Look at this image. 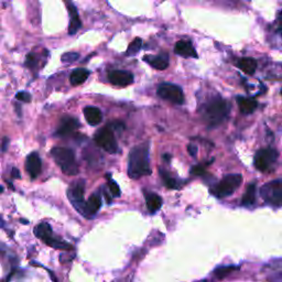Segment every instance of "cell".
I'll use <instances>...</instances> for the list:
<instances>
[{"mask_svg":"<svg viewBox=\"0 0 282 282\" xmlns=\"http://www.w3.org/2000/svg\"><path fill=\"white\" fill-rule=\"evenodd\" d=\"M152 173L149 163V147L148 143L135 147L129 154L128 176L131 179L150 176Z\"/></svg>","mask_w":282,"mask_h":282,"instance_id":"6da1fadb","label":"cell"},{"mask_svg":"<svg viewBox=\"0 0 282 282\" xmlns=\"http://www.w3.org/2000/svg\"><path fill=\"white\" fill-rule=\"evenodd\" d=\"M231 107L223 98H214L204 107L203 117L209 126H217L227 118Z\"/></svg>","mask_w":282,"mask_h":282,"instance_id":"7a4b0ae2","label":"cell"},{"mask_svg":"<svg viewBox=\"0 0 282 282\" xmlns=\"http://www.w3.org/2000/svg\"><path fill=\"white\" fill-rule=\"evenodd\" d=\"M51 155L54 159L55 163L59 165L62 172L68 176H76L78 174L79 169L76 162L75 154L72 149L63 147H54L51 150Z\"/></svg>","mask_w":282,"mask_h":282,"instance_id":"3957f363","label":"cell"},{"mask_svg":"<svg viewBox=\"0 0 282 282\" xmlns=\"http://www.w3.org/2000/svg\"><path fill=\"white\" fill-rule=\"evenodd\" d=\"M243 183V177L240 174H230L218 182L211 189V193L216 198H226L231 195Z\"/></svg>","mask_w":282,"mask_h":282,"instance_id":"277c9868","label":"cell"},{"mask_svg":"<svg viewBox=\"0 0 282 282\" xmlns=\"http://www.w3.org/2000/svg\"><path fill=\"white\" fill-rule=\"evenodd\" d=\"M94 141L96 145L105 150L108 154H115L118 150V145L116 141L114 130L110 128V126L103 127L96 132L95 137H94Z\"/></svg>","mask_w":282,"mask_h":282,"instance_id":"5b68a950","label":"cell"},{"mask_svg":"<svg viewBox=\"0 0 282 282\" xmlns=\"http://www.w3.org/2000/svg\"><path fill=\"white\" fill-rule=\"evenodd\" d=\"M261 198L268 204L279 207L282 203V182L281 180L271 181L260 189Z\"/></svg>","mask_w":282,"mask_h":282,"instance_id":"8992f818","label":"cell"},{"mask_svg":"<svg viewBox=\"0 0 282 282\" xmlns=\"http://www.w3.org/2000/svg\"><path fill=\"white\" fill-rule=\"evenodd\" d=\"M156 94L162 100L171 102L173 104L182 105L184 103V93L178 85L169 83L160 84L158 89H156Z\"/></svg>","mask_w":282,"mask_h":282,"instance_id":"52a82bcc","label":"cell"},{"mask_svg":"<svg viewBox=\"0 0 282 282\" xmlns=\"http://www.w3.org/2000/svg\"><path fill=\"white\" fill-rule=\"evenodd\" d=\"M278 156V151L276 149H272V148L260 149L257 152L256 155H255V167L261 172L268 171V170L277 162Z\"/></svg>","mask_w":282,"mask_h":282,"instance_id":"ba28073f","label":"cell"},{"mask_svg":"<svg viewBox=\"0 0 282 282\" xmlns=\"http://www.w3.org/2000/svg\"><path fill=\"white\" fill-rule=\"evenodd\" d=\"M84 190H85V182L83 180H79L73 183L68 191V198L70 200V202L73 204V206L75 207L76 211L82 215L85 207Z\"/></svg>","mask_w":282,"mask_h":282,"instance_id":"9c48e42d","label":"cell"},{"mask_svg":"<svg viewBox=\"0 0 282 282\" xmlns=\"http://www.w3.org/2000/svg\"><path fill=\"white\" fill-rule=\"evenodd\" d=\"M108 79L116 86H128L133 82V74L128 71L114 70L108 73Z\"/></svg>","mask_w":282,"mask_h":282,"instance_id":"30bf717a","label":"cell"},{"mask_svg":"<svg viewBox=\"0 0 282 282\" xmlns=\"http://www.w3.org/2000/svg\"><path fill=\"white\" fill-rule=\"evenodd\" d=\"M41 169H42V162L37 152H32V154H30L26 156V170L31 178L32 179L38 178L39 174L41 173Z\"/></svg>","mask_w":282,"mask_h":282,"instance_id":"8fae6325","label":"cell"},{"mask_svg":"<svg viewBox=\"0 0 282 282\" xmlns=\"http://www.w3.org/2000/svg\"><path fill=\"white\" fill-rule=\"evenodd\" d=\"M79 124L77 122V119L72 117H65L62 119L55 135L59 137H69L71 135H73V133L77 130Z\"/></svg>","mask_w":282,"mask_h":282,"instance_id":"7c38bea8","label":"cell"},{"mask_svg":"<svg viewBox=\"0 0 282 282\" xmlns=\"http://www.w3.org/2000/svg\"><path fill=\"white\" fill-rule=\"evenodd\" d=\"M102 206V199L101 195L98 193H94L91 196L87 202H85V207L83 212L84 217H92L93 215H95Z\"/></svg>","mask_w":282,"mask_h":282,"instance_id":"4fadbf2b","label":"cell"},{"mask_svg":"<svg viewBox=\"0 0 282 282\" xmlns=\"http://www.w3.org/2000/svg\"><path fill=\"white\" fill-rule=\"evenodd\" d=\"M174 52H176V54L183 57H198V53H196L193 44L187 40L178 41L176 47H174Z\"/></svg>","mask_w":282,"mask_h":282,"instance_id":"5bb4252c","label":"cell"},{"mask_svg":"<svg viewBox=\"0 0 282 282\" xmlns=\"http://www.w3.org/2000/svg\"><path fill=\"white\" fill-rule=\"evenodd\" d=\"M68 9L70 13V25H69V34L73 35L80 29L82 22H80L78 12L73 3H68Z\"/></svg>","mask_w":282,"mask_h":282,"instance_id":"9a60e30c","label":"cell"},{"mask_svg":"<svg viewBox=\"0 0 282 282\" xmlns=\"http://www.w3.org/2000/svg\"><path fill=\"white\" fill-rule=\"evenodd\" d=\"M84 116L86 122L92 125V126H96V125L101 124L103 120L102 111L97 108V107L87 106L84 108Z\"/></svg>","mask_w":282,"mask_h":282,"instance_id":"2e32d148","label":"cell"},{"mask_svg":"<svg viewBox=\"0 0 282 282\" xmlns=\"http://www.w3.org/2000/svg\"><path fill=\"white\" fill-rule=\"evenodd\" d=\"M145 198L147 203V208L150 213H155L162 206V199L158 194L152 193V192L145 191Z\"/></svg>","mask_w":282,"mask_h":282,"instance_id":"e0dca14e","label":"cell"},{"mask_svg":"<svg viewBox=\"0 0 282 282\" xmlns=\"http://www.w3.org/2000/svg\"><path fill=\"white\" fill-rule=\"evenodd\" d=\"M237 103H238L239 109L243 114L249 115L256 110L258 103L255 98H246V97H237Z\"/></svg>","mask_w":282,"mask_h":282,"instance_id":"ac0fdd59","label":"cell"},{"mask_svg":"<svg viewBox=\"0 0 282 282\" xmlns=\"http://www.w3.org/2000/svg\"><path fill=\"white\" fill-rule=\"evenodd\" d=\"M237 66L248 75H253L257 69V61L253 57H243L237 62Z\"/></svg>","mask_w":282,"mask_h":282,"instance_id":"d6986e66","label":"cell"},{"mask_svg":"<svg viewBox=\"0 0 282 282\" xmlns=\"http://www.w3.org/2000/svg\"><path fill=\"white\" fill-rule=\"evenodd\" d=\"M89 71L86 69H75L70 75V82L73 86H78L88 78Z\"/></svg>","mask_w":282,"mask_h":282,"instance_id":"ffe728a7","label":"cell"},{"mask_svg":"<svg viewBox=\"0 0 282 282\" xmlns=\"http://www.w3.org/2000/svg\"><path fill=\"white\" fill-rule=\"evenodd\" d=\"M143 60H145L148 64L155 70L163 71L169 66V62L167 59H164L162 56H154V55H146L143 56Z\"/></svg>","mask_w":282,"mask_h":282,"instance_id":"44dd1931","label":"cell"},{"mask_svg":"<svg viewBox=\"0 0 282 282\" xmlns=\"http://www.w3.org/2000/svg\"><path fill=\"white\" fill-rule=\"evenodd\" d=\"M256 202V183L253 182L247 186L245 194L241 199L243 206H252Z\"/></svg>","mask_w":282,"mask_h":282,"instance_id":"7402d4cb","label":"cell"},{"mask_svg":"<svg viewBox=\"0 0 282 282\" xmlns=\"http://www.w3.org/2000/svg\"><path fill=\"white\" fill-rule=\"evenodd\" d=\"M34 235L42 241H46L53 236V231L51 226L48 223H41L34 228Z\"/></svg>","mask_w":282,"mask_h":282,"instance_id":"603a6c76","label":"cell"},{"mask_svg":"<svg viewBox=\"0 0 282 282\" xmlns=\"http://www.w3.org/2000/svg\"><path fill=\"white\" fill-rule=\"evenodd\" d=\"M141 48H142V40L140 38H136L130 44H129L126 55L127 56L136 55L137 53L141 50Z\"/></svg>","mask_w":282,"mask_h":282,"instance_id":"cb8c5ba5","label":"cell"},{"mask_svg":"<svg viewBox=\"0 0 282 282\" xmlns=\"http://www.w3.org/2000/svg\"><path fill=\"white\" fill-rule=\"evenodd\" d=\"M234 270H237V267L235 266H223V267H218L216 270L214 271V275L217 277V279H224L225 277L232 272Z\"/></svg>","mask_w":282,"mask_h":282,"instance_id":"d4e9b609","label":"cell"},{"mask_svg":"<svg viewBox=\"0 0 282 282\" xmlns=\"http://www.w3.org/2000/svg\"><path fill=\"white\" fill-rule=\"evenodd\" d=\"M160 174L162 177V180L164 182V185L168 187V189H177L178 183L177 181L170 177V174L168 172L163 171V170H160Z\"/></svg>","mask_w":282,"mask_h":282,"instance_id":"484cf974","label":"cell"},{"mask_svg":"<svg viewBox=\"0 0 282 282\" xmlns=\"http://www.w3.org/2000/svg\"><path fill=\"white\" fill-rule=\"evenodd\" d=\"M38 62L39 59L37 57V55H35L34 53H29L26 60V66H28L31 70H34L38 66Z\"/></svg>","mask_w":282,"mask_h":282,"instance_id":"4316f807","label":"cell"},{"mask_svg":"<svg viewBox=\"0 0 282 282\" xmlns=\"http://www.w3.org/2000/svg\"><path fill=\"white\" fill-rule=\"evenodd\" d=\"M79 57V55L77 53H73V52H69V53H64L63 55H62V62H64V63H73L76 60H77Z\"/></svg>","mask_w":282,"mask_h":282,"instance_id":"83f0119b","label":"cell"},{"mask_svg":"<svg viewBox=\"0 0 282 282\" xmlns=\"http://www.w3.org/2000/svg\"><path fill=\"white\" fill-rule=\"evenodd\" d=\"M109 190L111 192V195L114 196V198H118V196H120V189H119V186L117 183H116L115 181L113 180H110L109 181Z\"/></svg>","mask_w":282,"mask_h":282,"instance_id":"f1b7e54d","label":"cell"},{"mask_svg":"<svg viewBox=\"0 0 282 282\" xmlns=\"http://www.w3.org/2000/svg\"><path fill=\"white\" fill-rule=\"evenodd\" d=\"M191 173L194 174V176H204L205 174V167L203 164L194 165L191 169Z\"/></svg>","mask_w":282,"mask_h":282,"instance_id":"f546056e","label":"cell"},{"mask_svg":"<svg viewBox=\"0 0 282 282\" xmlns=\"http://www.w3.org/2000/svg\"><path fill=\"white\" fill-rule=\"evenodd\" d=\"M16 98L18 101L24 102V103H30L31 102V95L28 92H19L16 95Z\"/></svg>","mask_w":282,"mask_h":282,"instance_id":"4dcf8cb0","label":"cell"},{"mask_svg":"<svg viewBox=\"0 0 282 282\" xmlns=\"http://www.w3.org/2000/svg\"><path fill=\"white\" fill-rule=\"evenodd\" d=\"M187 151H189V154L194 158V156L198 154V147L194 145H189L187 146Z\"/></svg>","mask_w":282,"mask_h":282,"instance_id":"1f68e13d","label":"cell"},{"mask_svg":"<svg viewBox=\"0 0 282 282\" xmlns=\"http://www.w3.org/2000/svg\"><path fill=\"white\" fill-rule=\"evenodd\" d=\"M8 145H9V138H2V140H1V147H0V150H1L2 152L4 151H7L8 149Z\"/></svg>","mask_w":282,"mask_h":282,"instance_id":"d6a6232c","label":"cell"},{"mask_svg":"<svg viewBox=\"0 0 282 282\" xmlns=\"http://www.w3.org/2000/svg\"><path fill=\"white\" fill-rule=\"evenodd\" d=\"M11 176H12L13 179H20V172H19V170H18L17 168H13L12 171H11Z\"/></svg>","mask_w":282,"mask_h":282,"instance_id":"836d02e7","label":"cell"},{"mask_svg":"<svg viewBox=\"0 0 282 282\" xmlns=\"http://www.w3.org/2000/svg\"><path fill=\"white\" fill-rule=\"evenodd\" d=\"M0 228H4V221L1 217V215H0Z\"/></svg>","mask_w":282,"mask_h":282,"instance_id":"e575fe53","label":"cell"},{"mask_svg":"<svg viewBox=\"0 0 282 282\" xmlns=\"http://www.w3.org/2000/svg\"><path fill=\"white\" fill-rule=\"evenodd\" d=\"M2 192H3V187L0 185V193H2Z\"/></svg>","mask_w":282,"mask_h":282,"instance_id":"d590c367","label":"cell"},{"mask_svg":"<svg viewBox=\"0 0 282 282\" xmlns=\"http://www.w3.org/2000/svg\"><path fill=\"white\" fill-rule=\"evenodd\" d=\"M21 223H25V224H28V222L26 221V219H21Z\"/></svg>","mask_w":282,"mask_h":282,"instance_id":"8d00e7d4","label":"cell"},{"mask_svg":"<svg viewBox=\"0 0 282 282\" xmlns=\"http://www.w3.org/2000/svg\"><path fill=\"white\" fill-rule=\"evenodd\" d=\"M201 282H208V281H206V280H204V281H201Z\"/></svg>","mask_w":282,"mask_h":282,"instance_id":"74e56055","label":"cell"},{"mask_svg":"<svg viewBox=\"0 0 282 282\" xmlns=\"http://www.w3.org/2000/svg\"><path fill=\"white\" fill-rule=\"evenodd\" d=\"M0 282H8V281H0Z\"/></svg>","mask_w":282,"mask_h":282,"instance_id":"f35d334b","label":"cell"}]
</instances>
